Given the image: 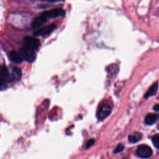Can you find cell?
Instances as JSON below:
<instances>
[{
	"mask_svg": "<svg viewBox=\"0 0 159 159\" xmlns=\"http://www.w3.org/2000/svg\"><path fill=\"white\" fill-rule=\"evenodd\" d=\"M111 112V108L107 103L101 104L97 110L96 116L100 121H102L106 118Z\"/></svg>",
	"mask_w": 159,
	"mask_h": 159,
	"instance_id": "1",
	"label": "cell"
},
{
	"mask_svg": "<svg viewBox=\"0 0 159 159\" xmlns=\"http://www.w3.org/2000/svg\"><path fill=\"white\" fill-rule=\"evenodd\" d=\"M24 44L25 45V47L34 51L38 49L41 44L38 39L32 36H26V38H24Z\"/></svg>",
	"mask_w": 159,
	"mask_h": 159,
	"instance_id": "2",
	"label": "cell"
},
{
	"mask_svg": "<svg viewBox=\"0 0 159 159\" xmlns=\"http://www.w3.org/2000/svg\"><path fill=\"white\" fill-rule=\"evenodd\" d=\"M19 54L23 58L28 62H32L35 58V53L34 51L24 47L20 48Z\"/></svg>",
	"mask_w": 159,
	"mask_h": 159,
	"instance_id": "3",
	"label": "cell"
},
{
	"mask_svg": "<svg viewBox=\"0 0 159 159\" xmlns=\"http://www.w3.org/2000/svg\"><path fill=\"white\" fill-rule=\"evenodd\" d=\"M136 154L142 158H148L152 155V150L149 146L141 145L136 149Z\"/></svg>",
	"mask_w": 159,
	"mask_h": 159,
	"instance_id": "4",
	"label": "cell"
},
{
	"mask_svg": "<svg viewBox=\"0 0 159 159\" xmlns=\"http://www.w3.org/2000/svg\"><path fill=\"white\" fill-rule=\"evenodd\" d=\"M47 19L48 18H56L60 16H63L65 15V11L62 8H55L50 11H44L41 13Z\"/></svg>",
	"mask_w": 159,
	"mask_h": 159,
	"instance_id": "5",
	"label": "cell"
},
{
	"mask_svg": "<svg viewBox=\"0 0 159 159\" xmlns=\"http://www.w3.org/2000/svg\"><path fill=\"white\" fill-rule=\"evenodd\" d=\"M0 80H1L2 85L5 83L11 82L13 80V77L9 72L8 68L5 65H2L0 70Z\"/></svg>",
	"mask_w": 159,
	"mask_h": 159,
	"instance_id": "6",
	"label": "cell"
},
{
	"mask_svg": "<svg viewBox=\"0 0 159 159\" xmlns=\"http://www.w3.org/2000/svg\"><path fill=\"white\" fill-rule=\"evenodd\" d=\"M57 26L54 24H51L49 25L45 26L38 30H37L34 32V35L36 36H45L51 34L54 30L55 29Z\"/></svg>",
	"mask_w": 159,
	"mask_h": 159,
	"instance_id": "7",
	"label": "cell"
},
{
	"mask_svg": "<svg viewBox=\"0 0 159 159\" xmlns=\"http://www.w3.org/2000/svg\"><path fill=\"white\" fill-rule=\"evenodd\" d=\"M159 119V114L155 113H149L145 118V123L147 125L151 126L154 124Z\"/></svg>",
	"mask_w": 159,
	"mask_h": 159,
	"instance_id": "8",
	"label": "cell"
},
{
	"mask_svg": "<svg viewBox=\"0 0 159 159\" xmlns=\"http://www.w3.org/2000/svg\"><path fill=\"white\" fill-rule=\"evenodd\" d=\"M47 19L45 18L44 16H42V15L35 18L31 24L32 28L36 29V28H39L40 26L43 25V24L47 21Z\"/></svg>",
	"mask_w": 159,
	"mask_h": 159,
	"instance_id": "9",
	"label": "cell"
},
{
	"mask_svg": "<svg viewBox=\"0 0 159 159\" xmlns=\"http://www.w3.org/2000/svg\"><path fill=\"white\" fill-rule=\"evenodd\" d=\"M9 58L12 62L18 64L22 63L23 61V58H22L19 53H18L15 51H12L9 52Z\"/></svg>",
	"mask_w": 159,
	"mask_h": 159,
	"instance_id": "10",
	"label": "cell"
},
{
	"mask_svg": "<svg viewBox=\"0 0 159 159\" xmlns=\"http://www.w3.org/2000/svg\"><path fill=\"white\" fill-rule=\"evenodd\" d=\"M158 89V83H155L152 86H151L150 87V88L149 89V90L147 91L144 96V98L145 99H147L149 98H150L151 96H154L155 95V94L157 93V91Z\"/></svg>",
	"mask_w": 159,
	"mask_h": 159,
	"instance_id": "11",
	"label": "cell"
},
{
	"mask_svg": "<svg viewBox=\"0 0 159 159\" xmlns=\"http://www.w3.org/2000/svg\"><path fill=\"white\" fill-rule=\"evenodd\" d=\"M142 135L140 132H134L129 136L128 140L131 143H136L141 139Z\"/></svg>",
	"mask_w": 159,
	"mask_h": 159,
	"instance_id": "12",
	"label": "cell"
},
{
	"mask_svg": "<svg viewBox=\"0 0 159 159\" xmlns=\"http://www.w3.org/2000/svg\"><path fill=\"white\" fill-rule=\"evenodd\" d=\"M21 70L18 67H15L12 71L11 76L13 77V80H18L21 77Z\"/></svg>",
	"mask_w": 159,
	"mask_h": 159,
	"instance_id": "13",
	"label": "cell"
},
{
	"mask_svg": "<svg viewBox=\"0 0 159 159\" xmlns=\"http://www.w3.org/2000/svg\"><path fill=\"white\" fill-rule=\"evenodd\" d=\"M152 140L155 147L159 150V134H155V135L153 136Z\"/></svg>",
	"mask_w": 159,
	"mask_h": 159,
	"instance_id": "14",
	"label": "cell"
},
{
	"mask_svg": "<svg viewBox=\"0 0 159 159\" xmlns=\"http://www.w3.org/2000/svg\"><path fill=\"white\" fill-rule=\"evenodd\" d=\"M124 149V146L123 144H119L118 145V146L116 147V148L114 151V154H118V153L121 152Z\"/></svg>",
	"mask_w": 159,
	"mask_h": 159,
	"instance_id": "15",
	"label": "cell"
},
{
	"mask_svg": "<svg viewBox=\"0 0 159 159\" xmlns=\"http://www.w3.org/2000/svg\"><path fill=\"white\" fill-rule=\"evenodd\" d=\"M94 140L93 139H90L87 143V145H86V148L87 149H88L90 147H91L94 144Z\"/></svg>",
	"mask_w": 159,
	"mask_h": 159,
	"instance_id": "16",
	"label": "cell"
},
{
	"mask_svg": "<svg viewBox=\"0 0 159 159\" xmlns=\"http://www.w3.org/2000/svg\"><path fill=\"white\" fill-rule=\"evenodd\" d=\"M154 110L155 111H157V112H159V104H155L154 108H153Z\"/></svg>",
	"mask_w": 159,
	"mask_h": 159,
	"instance_id": "17",
	"label": "cell"
},
{
	"mask_svg": "<svg viewBox=\"0 0 159 159\" xmlns=\"http://www.w3.org/2000/svg\"><path fill=\"white\" fill-rule=\"evenodd\" d=\"M123 159H128V158H123Z\"/></svg>",
	"mask_w": 159,
	"mask_h": 159,
	"instance_id": "18",
	"label": "cell"
}]
</instances>
